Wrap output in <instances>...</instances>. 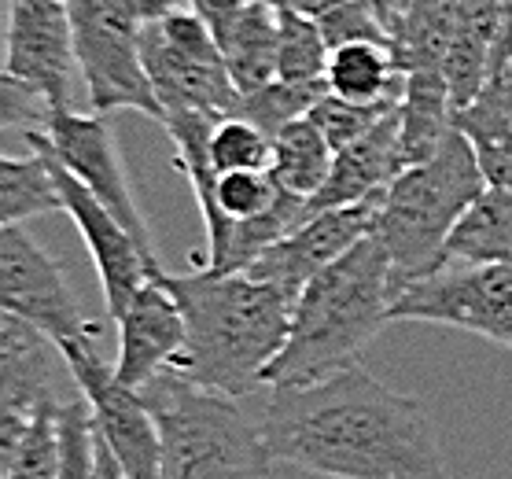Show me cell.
Wrapping results in <instances>:
<instances>
[{
    "label": "cell",
    "instance_id": "obj_1",
    "mask_svg": "<svg viewBox=\"0 0 512 479\" xmlns=\"http://www.w3.org/2000/svg\"><path fill=\"white\" fill-rule=\"evenodd\" d=\"M273 461L328 479H450L428 409L361 365L310 387H269Z\"/></svg>",
    "mask_w": 512,
    "mask_h": 479
},
{
    "label": "cell",
    "instance_id": "obj_2",
    "mask_svg": "<svg viewBox=\"0 0 512 479\" xmlns=\"http://www.w3.org/2000/svg\"><path fill=\"white\" fill-rule=\"evenodd\" d=\"M155 281L174 295L188 328L174 373L229 398L266 387L269 365L277 362L291 332L295 303L288 295L251 273H222L210 266L196 273L159 269Z\"/></svg>",
    "mask_w": 512,
    "mask_h": 479
},
{
    "label": "cell",
    "instance_id": "obj_3",
    "mask_svg": "<svg viewBox=\"0 0 512 479\" xmlns=\"http://www.w3.org/2000/svg\"><path fill=\"white\" fill-rule=\"evenodd\" d=\"M391 303V258L376 236H365L295 299L288 343L269 365L266 387H310L354 369L391 321Z\"/></svg>",
    "mask_w": 512,
    "mask_h": 479
},
{
    "label": "cell",
    "instance_id": "obj_4",
    "mask_svg": "<svg viewBox=\"0 0 512 479\" xmlns=\"http://www.w3.org/2000/svg\"><path fill=\"white\" fill-rule=\"evenodd\" d=\"M483 192L487 177L461 129L450 133L435 159L409 166L391 181L376 211L373 236L391 258L395 295L443 266L450 236Z\"/></svg>",
    "mask_w": 512,
    "mask_h": 479
},
{
    "label": "cell",
    "instance_id": "obj_5",
    "mask_svg": "<svg viewBox=\"0 0 512 479\" xmlns=\"http://www.w3.org/2000/svg\"><path fill=\"white\" fill-rule=\"evenodd\" d=\"M163 435V479H269L273 450L262 421L236 398L166 369L140 387Z\"/></svg>",
    "mask_w": 512,
    "mask_h": 479
},
{
    "label": "cell",
    "instance_id": "obj_6",
    "mask_svg": "<svg viewBox=\"0 0 512 479\" xmlns=\"http://www.w3.org/2000/svg\"><path fill=\"white\" fill-rule=\"evenodd\" d=\"M67 8L89 107L100 115L140 111L163 122V104L140 56L144 19L133 0H67Z\"/></svg>",
    "mask_w": 512,
    "mask_h": 479
},
{
    "label": "cell",
    "instance_id": "obj_7",
    "mask_svg": "<svg viewBox=\"0 0 512 479\" xmlns=\"http://www.w3.org/2000/svg\"><path fill=\"white\" fill-rule=\"evenodd\" d=\"M140 56L163 104V122L170 115L225 118L236 111L240 93L225 67L222 45L207 19L192 8L144 26Z\"/></svg>",
    "mask_w": 512,
    "mask_h": 479
},
{
    "label": "cell",
    "instance_id": "obj_8",
    "mask_svg": "<svg viewBox=\"0 0 512 479\" xmlns=\"http://www.w3.org/2000/svg\"><path fill=\"white\" fill-rule=\"evenodd\" d=\"M391 321L465 328L512 351V266L443 262L395 295Z\"/></svg>",
    "mask_w": 512,
    "mask_h": 479
},
{
    "label": "cell",
    "instance_id": "obj_9",
    "mask_svg": "<svg viewBox=\"0 0 512 479\" xmlns=\"http://www.w3.org/2000/svg\"><path fill=\"white\" fill-rule=\"evenodd\" d=\"M59 351L67 354L70 373L93 409L96 432L111 446L126 479H163V435L144 395L118 380L115 365L104 362L93 336L70 339Z\"/></svg>",
    "mask_w": 512,
    "mask_h": 479
},
{
    "label": "cell",
    "instance_id": "obj_10",
    "mask_svg": "<svg viewBox=\"0 0 512 479\" xmlns=\"http://www.w3.org/2000/svg\"><path fill=\"white\" fill-rule=\"evenodd\" d=\"M82 395L67 354L56 339L15 314L0 321V446L23 435L41 409H56Z\"/></svg>",
    "mask_w": 512,
    "mask_h": 479
},
{
    "label": "cell",
    "instance_id": "obj_11",
    "mask_svg": "<svg viewBox=\"0 0 512 479\" xmlns=\"http://www.w3.org/2000/svg\"><path fill=\"white\" fill-rule=\"evenodd\" d=\"M30 148L45 155L48 166H52L56 188L59 196H63V211L70 214V222L78 225V233H82L85 251L93 258L100 288H104L107 317L115 321L129 306V299L148 284V277H155L163 266H159V258H152L129 236V229L111 214V207H107L104 199L96 196L93 188H85L67 166L59 163L56 155L48 152V148H41V144H30Z\"/></svg>",
    "mask_w": 512,
    "mask_h": 479
},
{
    "label": "cell",
    "instance_id": "obj_12",
    "mask_svg": "<svg viewBox=\"0 0 512 479\" xmlns=\"http://www.w3.org/2000/svg\"><path fill=\"white\" fill-rule=\"evenodd\" d=\"M0 306L41 328L59 347L93 336L67 277L45 247L23 225H0Z\"/></svg>",
    "mask_w": 512,
    "mask_h": 479
},
{
    "label": "cell",
    "instance_id": "obj_13",
    "mask_svg": "<svg viewBox=\"0 0 512 479\" xmlns=\"http://www.w3.org/2000/svg\"><path fill=\"white\" fill-rule=\"evenodd\" d=\"M26 144H41V148L56 155L59 163L67 166L85 188H93L96 196L104 199L111 214L129 229V236L155 258L152 236H148V225H144L137 203H133V192H129L126 170H122V159H118V144L107 115H100V111L78 115L70 107H59V111H52L45 129L26 133Z\"/></svg>",
    "mask_w": 512,
    "mask_h": 479
},
{
    "label": "cell",
    "instance_id": "obj_14",
    "mask_svg": "<svg viewBox=\"0 0 512 479\" xmlns=\"http://www.w3.org/2000/svg\"><path fill=\"white\" fill-rule=\"evenodd\" d=\"M380 199L384 196L310 214L295 233H288L284 240L269 247L247 273L258 277V281L273 284L280 295H288L291 303H295L317 273H325L332 262L347 255L350 247H358L365 236H373Z\"/></svg>",
    "mask_w": 512,
    "mask_h": 479
},
{
    "label": "cell",
    "instance_id": "obj_15",
    "mask_svg": "<svg viewBox=\"0 0 512 479\" xmlns=\"http://www.w3.org/2000/svg\"><path fill=\"white\" fill-rule=\"evenodd\" d=\"M74 67H78V56H74L67 0H12L4 71L30 82L59 111V107H70Z\"/></svg>",
    "mask_w": 512,
    "mask_h": 479
},
{
    "label": "cell",
    "instance_id": "obj_16",
    "mask_svg": "<svg viewBox=\"0 0 512 479\" xmlns=\"http://www.w3.org/2000/svg\"><path fill=\"white\" fill-rule=\"evenodd\" d=\"M118 325V358H115V376L126 387H144L152 384L155 376H163L166 369H174V362L185 351V314L174 303V295L166 292L163 284L148 277V284L140 288L129 306L115 317Z\"/></svg>",
    "mask_w": 512,
    "mask_h": 479
},
{
    "label": "cell",
    "instance_id": "obj_17",
    "mask_svg": "<svg viewBox=\"0 0 512 479\" xmlns=\"http://www.w3.org/2000/svg\"><path fill=\"white\" fill-rule=\"evenodd\" d=\"M402 170H409V166H406V155H402V122H398V107H395L361 141L347 144L343 152H336V163H332V174H328L325 188L310 199V214L384 196Z\"/></svg>",
    "mask_w": 512,
    "mask_h": 479
},
{
    "label": "cell",
    "instance_id": "obj_18",
    "mask_svg": "<svg viewBox=\"0 0 512 479\" xmlns=\"http://www.w3.org/2000/svg\"><path fill=\"white\" fill-rule=\"evenodd\" d=\"M218 45H222L225 67L233 74L236 93H258L277 82V41L280 12L266 0H247L225 19L210 23Z\"/></svg>",
    "mask_w": 512,
    "mask_h": 479
},
{
    "label": "cell",
    "instance_id": "obj_19",
    "mask_svg": "<svg viewBox=\"0 0 512 479\" xmlns=\"http://www.w3.org/2000/svg\"><path fill=\"white\" fill-rule=\"evenodd\" d=\"M494 37H498V0H465L443 63V78L450 85L454 111H465L468 104H476L479 93L490 85Z\"/></svg>",
    "mask_w": 512,
    "mask_h": 479
},
{
    "label": "cell",
    "instance_id": "obj_20",
    "mask_svg": "<svg viewBox=\"0 0 512 479\" xmlns=\"http://www.w3.org/2000/svg\"><path fill=\"white\" fill-rule=\"evenodd\" d=\"M328 93L350 104H398L406 93V74L398 71L391 45L380 41H350L332 48L325 71Z\"/></svg>",
    "mask_w": 512,
    "mask_h": 479
},
{
    "label": "cell",
    "instance_id": "obj_21",
    "mask_svg": "<svg viewBox=\"0 0 512 479\" xmlns=\"http://www.w3.org/2000/svg\"><path fill=\"white\" fill-rule=\"evenodd\" d=\"M457 129L476 148L487 188L512 192V89L490 82L476 104L457 111Z\"/></svg>",
    "mask_w": 512,
    "mask_h": 479
},
{
    "label": "cell",
    "instance_id": "obj_22",
    "mask_svg": "<svg viewBox=\"0 0 512 479\" xmlns=\"http://www.w3.org/2000/svg\"><path fill=\"white\" fill-rule=\"evenodd\" d=\"M465 0H409V12L391 37V56L402 74H443Z\"/></svg>",
    "mask_w": 512,
    "mask_h": 479
},
{
    "label": "cell",
    "instance_id": "obj_23",
    "mask_svg": "<svg viewBox=\"0 0 512 479\" xmlns=\"http://www.w3.org/2000/svg\"><path fill=\"white\" fill-rule=\"evenodd\" d=\"M332 163H336V148L328 144V137L310 115L295 118L291 126H284L273 137V166L269 170L284 192L306 199V203L325 188Z\"/></svg>",
    "mask_w": 512,
    "mask_h": 479
},
{
    "label": "cell",
    "instance_id": "obj_24",
    "mask_svg": "<svg viewBox=\"0 0 512 479\" xmlns=\"http://www.w3.org/2000/svg\"><path fill=\"white\" fill-rule=\"evenodd\" d=\"M446 262L512 266V192L487 188L446 244Z\"/></svg>",
    "mask_w": 512,
    "mask_h": 479
},
{
    "label": "cell",
    "instance_id": "obj_25",
    "mask_svg": "<svg viewBox=\"0 0 512 479\" xmlns=\"http://www.w3.org/2000/svg\"><path fill=\"white\" fill-rule=\"evenodd\" d=\"M56 211H63V196L45 155H4L0 159V225H23Z\"/></svg>",
    "mask_w": 512,
    "mask_h": 479
},
{
    "label": "cell",
    "instance_id": "obj_26",
    "mask_svg": "<svg viewBox=\"0 0 512 479\" xmlns=\"http://www.w3.org/2000/svg\"><path fill=\"white\" fill-rule=\"evenodd\" d=\"M328 56H332V45H328V37L317 19H306V15H295V12H280L277 82L325 85Z\"/></svg>",
    "mask_w": 512,
    "mask_h": 479
},
{
    "label": "cell",
    "instance_id": "obj_27",
    "mask_svg": "<svg viewBox=\"0 0 512 479\" xmlns=\"http://www.w3.org/2000/svg\"><path fill=\"white\" fill-rule=\"evenodd\" d=\"M207 155H210L214 174L269 170V166H273V137H269L262 126H255L251 118L225 115L210 129Z\"/></svg>",
    "mask_w": 512,
    "mask_h": 479
},
{
    "label": "cell",
    "instance_id": "obj_28",
    "mask_svg": "<svg viewBox=\"0 0 512 479\" xmlns=\"http://www.w3.org/2000/svg\"><path fill=\"white\" fill-rule=\"evenodd\" d=\"M328 93V85H288V82H273L258 93H247L236 100L233 115L251 118L255 126H262L269 137H277L280 129L291 126L295 118H306L310 107Z\"/></svg>",
    "mask_w": 512,
    "mask_h": 479
},
{
    "label": "cell",
    "instance_id": "obj_29",
    "mask_svg": "<svg viewBox=\"0 0 512 479\" xmlns=\"http://www.w3.org/2000/svg\"><path fill=\"white\" fill-rule=\"evenodd\" d=\"M56 409H41L23 435L4 450V479H59Z\"/></svg>",
    "mask_w": 512,
    "mask_h": 479
},
{
    "label": "cell",
    "instance_id": "obj_30",
    "mask_svg": "<svg viewBox=\"0 0 512 479\" xmlns=\"http://www.w3.org/2000/svg\"><path fill=\"white\" fill-rule=\"evenodd\" d=\"M59 432V479H93L96 468V421L85 395L63 402L56 413Z\"/></svg>",
    "mask_w": 512,
    "mask_h": 479
},
{
    "label": "cell",
    "instance_id": "obj_31",
    "mask_svg": "<svg viewBox=\"0 0 512 479\" xmlns=\"http://www.w3.org/2000/svg\"><path fill=\"white\" fill-rule=\"evenodd\" d=\"M398 104H402V100H398ZM398 104H350V100H343V96L325 93L314 107H310V118L321 126L328 144H332L336 152H343L347 144L361 141L369 129L380 126Z\"/></svg>",
    "mask_w": 512,
    "mask_h": 479
},
{
    "label": "cell",
    "instance_id": "obj_32",
    "mask_svg": "<svg viewBox=\"0 0 512 479\" xmlns=\"http://www.w3.org/2000/svg\"><path fill=\"white\" fill-rule=\"evenodd\" d=\"M52 111H56V107L48 104L45 93H37L30 82L4 71V78H0V126L34 133V129L48 126Z\"/></svg>",
    "mask_w": 512,
    "mask_h": 479
},
{
    "label": "cell",
    "instance_id": "obj_33",
    "mask_svg": "<svg viewBox=\"0 0 512 479\" xmlns=\"http://www.w3.org/2000/svg\"><path fill=\"white\" fill-rule=\"evenodd\" d=\"M317 23H321L332 48L350 45V41H380V45H387L384 26H380L376 8L369 0H347V4H339L336 12H328L325 19H317Z\"/></svg>",
    "mask_w": 512,
    "mask_h": 479
},
{
    "label": "cell",
    "instance_id": "obj_34",
    "mask_svg": "<svg viewBox=\"0 0 512 479\" xmlns=\"http://www.w3.org/2000/svg\"><path fill=\"white\" fill-rule=\"evenodd\" d=\"M512 59V0H498V37H494V67L490 82H498Z\"/></svg>",
    "mask_w": 512,
    "mask_h": 479
},
{
    "label": "cell",
    "instance_id": "obj_35",
    "mask_svg": "<svg viewBox=\"0 0 512 479\" xmlns=\"http://www.w3.org/2000/svg\"><path fill=\"white\" fill-rule=\"evenodd\" d=\"M280 12H295V15H306V19H325L328 12H336L339 4H347V0H266Z\"/></svg>",
    "mask_w": 512,
    "mask_h": 479
},
{
    "label": "cell",
    "instance_id": "obj_36",
    "mask_svg": "<svg viewBox=\"0 0 512 479\" xmlns=\"http://www.w3.org/2000/svg\"><path fill=\"white\" fill-rule=\"evenodd\" d=\"M133 8H137L140 19H144V26H148V23L166 19V15L181 12V8H188V0H133Z\"/></svg>",
    "mask_w": 512,
    "mask_h": 479
},
{
    "label": "cell",
    "instance_id": "obj_37",
    "mask_svg": "<svg viewBox=\"0 0 512 479\" xmlns=\"http://www.w3.org/2000/svg\"><path fill=\"white\" fill-rule=\"evenodd\" d=\"M93 479H126V472H122V465L115 461L111 446L100 439V432H96V468H93Z\"/></svg>",
    "mask_w": 512,
    "mask_h": 479
},
{
    "label": "cell",
    "instance_id": "obj_38",
    "mask_svg": "<svg viewBox=\"0 0 512 479\" xmlns=\"http://www.w3.org/2000/svg\"><path fill=\"white\" fill-rule=\"evenodd\" d=\"M240 4H247V0H188V8L196 15H203L207 23H218V19H225L229 12H236Z\"/></svg>",
    "mask_w": 512,
    "mask_h": 479
},
{
    "label": "cell",
    "instance_id": "obj_39",
    "mask_svg": "<svg viewBox=\"0 0 512 479\" xmlns=\"http://www.w3.org/2000/svg\"><path fill=\"white\" fill-rule=\"evenodd\" d=\"M498 82L505 85V89H512V59H509V67H505V74H501Z\"/></svg>",
    "mask_w": 512,
    "mask_h": 479
}]
</instances>
